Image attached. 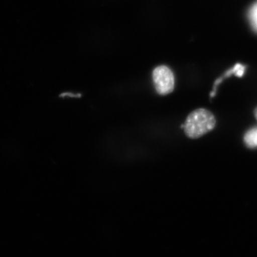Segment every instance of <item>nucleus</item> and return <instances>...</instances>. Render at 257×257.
Instances as JSON below:
<instances>
[{
	"label": "nucleus",
	"mask_w": 257,
	"mask_h": 257,
	"mask_svg": "<svg viewBox=\"0 0 257 257\" xmlns=\"http://www.w3.org/2000/svg\"><path fill=\"white\" fill-rule=\"evenodd\" d=\"M183 125L184 133L189 138L197 139L214 128L216 119L207 109H197L188 115Z\"/></svg>",
	"instance_id": "nucleus-1"
},
{
	"label": "nucleus",
	"mask_w": 257,
	"mask_h": 257,
	"mask_svg": "<svg viewBox=\"0 0 257 257\" xmlns=\"http://www.w3.org/2000/svg\"><path fill=\"white\" fill-rule=\"evenodd\" d=\"M152 78L157 92L160 95H167L173 92L175 77L173 72L167 66H159L154 69Z\"/></svg>",
	"instance_id": "nucleus-2"
},
{
	"label": "nucleus",
	"mask_w": 257,
	"mask_h": 257,
	"mask_svg": "<svg viewBox=\"0 0 257 257\" xmlns=\"http://www.w3.org/2000/svg\"><path fill=\"white\" fill-rule=\"evenodd\" d=\"M244 142L246 146L250 148L257 147V127L248 130L245 135Z\"/></svg>",
	"instance_id": "nucleus-3"
},
{
	"label": "nucleus",
	"mask_w": 257,
	"mask_h": 257,
	"mask_svg": "<svg viewBox=\"0 0 257 257\" xmlns=\"http://www.w3.org/2000/svg\"><path fill=\"white\" fill-rule=\"evenodd\" d=\"M249 18L251 20V25L257 31V3L250 10Z\"/></svg>",
	"instance_id": "nucleus-4"
},
{
	"label": "nucleus",
	"mask_w": 257,
	"mask_h": 257,
	"mask_svg": "<svg viewBox=\"0 0 257 257\" xmlns=\"http://www.w3.org/2000/svg\"><path fill=\"white\" fill-rule=\"evenodd\" d=\"M70 96V97L79 98V97H81V96H82V95H81L80 94H72V93H63V94H62L60 95V96H63V97H64V96Z\"/></svg>",
	"instance_id": "nucleus-5"
},
{
	"label": "nucleus",
	"mask_w": 257,
	"mask_h": 257,
	"mask_svg": "<svg viewBox=\"0 0 257 257\" xmlns=\"http://www.w3.org/2000/svg\"><path fill=\"white\" fill-rule=\"evenodd\" d=\"M255 116H256L257 119V108L256 109V110H255Z\"/></svg>",
	"instance_id": "nucleus-6"
}]
</instances>
